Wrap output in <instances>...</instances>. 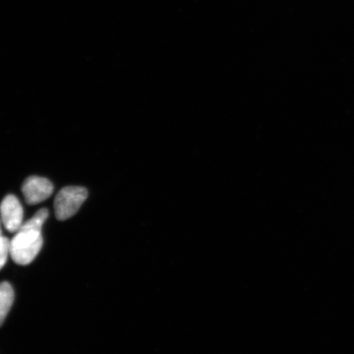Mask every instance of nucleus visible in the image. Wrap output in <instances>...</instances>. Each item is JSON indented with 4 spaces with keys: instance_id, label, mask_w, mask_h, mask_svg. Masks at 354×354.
<instances>
[{
    "instance_id": "obj_1",
    "label": "nucleus",
    "mask_w": 354,
    "mask_h": 354,
    "mask_svg": "<svg viewBox=\"0 0 354 354\" xmlns=\"http://www.w3.org/2000/svg\"><path fill=\"white\" fill-rule=\"evenodd\" d=\"M48 216V209L39 210L10 241V256L17 264L28 265L37 258L43 245L41 229Z\"/></svg>"
},
{
    "instance_id": "obj_6",
    "label": "nucleus",
    "mask_w": 354,
    "mask_h": 354,
    "mask_svg": "<svg viewBox=\"0 0 354 354\" xmlns=\"http://www.w3.org/2000/svg\"><path fill=\"white\" fill-rule=\"evenodd\" d=\"M10 241L8 238L0 237V270L6 264L8 257L10 255Z\"/></svg>"
},
{
    "instance_id": "obj_2",
    "label": "nucleus",
    "mask_w": 354,
    "mask_h": 354,
    "mask_svg": "<svg viewBox=\"0 0 354 354\" xmlns=\"http://www.w3.org/2000/svg\"><path fill=\"white\" fill-rule=\"evenodd\" d=\"M87 197V189L84 187H68L62 189L55 201L57 219L65 221L72 218L86 201Z\"/></svg>"
},
{
    "instance_id": "obj_3",
    "label": "nucleus",
    "mask_w": 354,
    "mask_h": 354,
    "mask_svg": "<svg viewBox=\"0 0 354 354\" xmlns=\"http://www.w3.org/2000/svg\"><path fill=\"white\" fill-rule=\"evenodd\" d=\"M21 190L26 203L34 205L50 198L54 192V185L44 177L30 176L24 181Z\"/></svg>"
},
{
    "instance_id": "obj_5",
    "label": "nucleus",
    "mask_w": 354,
    "mask_h": 354,
    "mask_svg": "<svg viewBox=\"0 0 354 354\" xmlns=\"http://www.w3.org/2000/svg\"><path fill=\"white\" fill-rule=\"evenodd\" d=\"M13 299H15V292L10 283L6 281L0 283V326L6 320L8 312L10 311Z\"/></svg>"
},
{
    "instance_id": "obj_7",
    "label": "nucleus",
    "mask_w": 354,
    "mask_h": 354,
    "mask_svg": "<svg viewBox=\"0 0 354 354\" xmlns=\"http://www.w3.org/2000/svg\"><path fill=\"white\" fill-rule=\"evenodd\" d=\"M1 223H2V221H1V218H0V237H2V229H1Z\"/></svg>"
},
{
    "instance_id": "obj_4",
    "label": "nucleus",
    "mask_w": 354,
    "mask_h": 354,
    "mask_svg": "<svg viewBox=\"0 0 354 354\" xmlns=\"http://www.w3.org/2000/svg\"><path fill=\"white\" fill-rule=\"evenodd\" d=\"M0 218L8 232H17L24 221V209L15 196L10 194L3 199L0 205Z\"/></svg>"
}]
</instances>
